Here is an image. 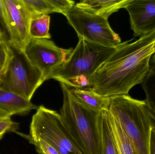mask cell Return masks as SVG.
Returning <instances> with one entry per match:
<instances>
[{
    "label": "cell",
    "instance_id": "cell-1",
    "mask_svg": "<svg viewBox=\"0 0 155 154\" xmlns=\"http://www.w3.org/2000/svg\"><path fill=\"white\" fill-rule=\"evenodd\" d=\"M126 41L97 69L89 87L105 97L128 95L134 86L142 84L149 72L154 53L155 30L132 42Z\"/></svg>",
    "mask_w": 155,
    "mask_h": 154
},
{
    "label": "cell",
    "instance_id": "cell-2",
    "mask_svg": "<svg viewBox=\"0 0 155 154\" xmlns=\"http://www.w3.org/2000/svg\"><path fill=\"white\" fill-rule=\"evenodd\" d=\"M108 111L121 126L137 154H149L151 129L155 116L147 100L129 95L109 97Z\"/></svg>",
    "mask_w": 155,
    "mask_h": 154
},
{
    "label": "cell",
    "instance_id": "cell-3",
    "mask_svg": "<svg viewBox=\"0 0 155 154\" xmlns=\"http://www.w3.org/2000/svg\"><path fill=\"white\" fill-rule=\"evenodd\" d=\"M117 47H105L84 39H79L68 59L48 80L53 79L74 88H88L95 72Z\"/></svg>",
    "mask_w": 155,
    "mask_h": 154
},
{
    "label": "cell",
    "instance_id": "cell-4",
    "mask_svg": "<svg viewBox=\"0 0 155 154\" xmlns=\"http://www.w3.org/2000/svg\"><path fill=\"white\" fill-rule=\"evenodd\" d=\"M63 103L60 115L63 124L86 154H100L98 113L78 102L70 87L61 83Z\"/></svg>",
    "mask_w": 155,
    "mask_h": 154
},
{
    "label": "cell",
    "instance_id": "cell-5",
    "mask_svg": "<svg viewBox=\"0 0 155 154\" xmlns=\"http://www.w3.org/2000/svg\"><path fill=\"white\" fill-rule=\"evenodd\" d=\"M27 138L44 140L60 154H86L64 127L60 114L43 105L33 116Z\"/></svg>",
    "mask_w": 155,
    "mask_h": 154
},
{
    "label": "cell",
    "instance_id": "cell-6",
    "mask_svg": "<svg viewBox=\"0 0 155 154\" xmlns=\"http://www.w3.org/2000/svg\"><path fill=\"white\" fill-rule=\"evenodd\" d=\"M10 45L12 55L6 69L0 75V88L31 101L44 82L41 73L31 64L23 51Z\"/></svg>",
    "mask_w": 155,
    "mask_h": 154
},
{
    "label": "cell",
    "instance_id": "cell-7",
    "mask_svg": "<svg viewBox=\"0 0 155 154\" xmlns=\"http://www.w3.org/2000/svg\"><path fill=\"white\" fill-rule=\"evenodd\" d=\"M63 14L77 33L78 39H84L107 47H116L122 43L108 20L86 12L74 6Z\"/></svg>",
    "mask_w": 155,
    "mask_h": 154
},
{
    "label": "cell",
    "instance_id": "cell-8",
    "mask_svg": "<svg viewBox=\"0 0 155 154\" xmlns=\"http://www.w3.org/2000/svg\"><path fill=\"white\" fill-rule=\"evenodd\" d=\"M73 50L60 48L49 39L31 38L24 52L31 64L40 71L45 81L66 61Z\"/></svg>",
    "mask_w": 155,
    "mask_h": 154
},
{
    "label": "cell",
    "instance_id": "cell-9",
    "mask_svg": "<svg viewBox=\"0 0 155 154\" xmlns=\"http://www.w3.org/2000/svg\"><path fill=\"white\" fill-rule=\"evenodd\" d=\"M10 45L23 51L31 39L29 35L31 14L23 0H2Z\"/></svg>",
    "mask_w": 155,
    "mask_h": 154
},
{
    "label": "cell",
    "instance_id": "cell-10",
    "mask_svg": "<svg viewBox=\"0 0 155 154\" xmlns=\"http://www.w3.org/2000/svg\"><path fill=\"white\" fill-rule=\"evenodd\" d=\"M129 14L131 29L135 37L155 30V0H132L125 7Z\"/></svg>",
    "mask_w": 155,
    "mask_h": 154
},
{
    "label": "cell",
    "instance_id": "cell-11",
    "mask_svg": "<svg viewBox=\"0 0 155 154\" xmlns=\"http://www.w3.org/2000/svg\"><path fill=\"white\" fill-rule=\"evenodd\" d=\"M132 0H84L75 4L77 8L91 14L108 20L120 9L124 8Z\"/></svg>",
    "mask_w": 155,
    "mask_h": 154
},
{
    "label": "cell",
    "instance_id": "cell-12",
    "mask_svg": "<svg viewBox=\"0 0 155 154\" xmlns=\"http://www.w3.org/2000/svg\"><path fill=\"white\" fill-rule=\"evenodd\" d=\"M38 107L19 95L0 88V110L10 116L27 114Z\"/></svg>",
    "mask_w": 155,
    "mask_h": 154
},
{
    "label": "cell",
    "instance_id": "cell-13",
    "mask_svg": "<svg viewBox=\"0 0 155 154\" xmlns=\"http://www.w3.org/2000/svg\"><path fill=\"white\" fill-rule=\"evenodd\" d=\"M100 139V154H120L116 142L108 110H103L98 115Z\"/></svg>",
    "mask_w": 155,
    "mask_h": 154
},
{
    "label": "cell",
    "instance_id": "cell-14",
    "mask_svg": "<svg viewBox=\"0 0 155 154\" xmlns=\"http://www.w3.org/2000/svg\"><path fill=\"white\" fill-rule=\"evenodd\" d=\"M70 87L72 94L78 101L89 109L97 113L103 110H108L109 97L99 95L90 88L79 89Z\"/></svg>",
    "mask_w": 155,
    "mask_h": 154
},
{
    "label": "cell",
    "instance_id": "cell-15",
    "mask_svg": "<svg viewBox=\"0 0 155 154\" xmlns=\"http://www.w3.org/2000/svg\"><path fill=\"white\" fill-rule=\"evenodd\" d=\"M50 16L48 14L32 15L29 24V35L31 38L50 39L49 33Z\"/></svg>",
    "mask_w": 155,
    "mask_h": 154
},
{
    "label": "cell",
    "instance_id": "cell-16",
    "mask_svg": "<svg viewBox=\"0 0 155 154\" xmlns=\"http://www.w3.org/2000/svg\"><path fill=\"white\" fill-rule=\"evenodd\" d=\"M109 118L116 142L120 154H137L121 126L109 113Z\"/></svg>",
    "mask_w": 155,
    "mask_h": 154
},
{
    "label": "cell",
    "instance_id": "cell-17",
    "mask_svg": "<svg viewBox=\"0 0 155 154\" xmlns=\"http://www.w3.org/2000/svg\"><path fill=\"white\" fill-rule=\"evenodd\" d=\"M141 85L145 93L146 100L155 116V54L151 57L149 72Z\"/></svg>",
    "mask_w": 155,
    "mask_h": 154
},
{
    "label": "cell",
    "instance_id": "cell-18",
    "mask_svg": "<svg viewBox=\"0 0 155 154\" xmlns=\"http://www.w3.org/2000/svg\"><path fill=\"white\" fill-rule=\"evenodd\" d=\"M23 2L31 16L55 12L48 0H23Z\"/></svg>",
    "mask_w": 155,
    "mask_h": 154
},
{
    "label": "cell",
    "instance_id": "cell-19",
    "mask_svg": "<svg viewBox=\"0 0 155 154\" xmlns=\"http://www.w3.org/2000/svg\"><path fill=\"white\" fill-rule=\"evenodd\" d=\"M12 55L10 44L6 41L0 43V75L6 69Z\"/></svg>",
    "mask_w": 155,
    "mask_h": 154
},
{
    "label": "cell",
    "instance_id": "cell-20",
    "mask_svg": "<svg viewBox=\"0 0 155 154\" xmlns=\"http://www.w3.org/2000/svg\"><path fill=\"white\" fill-rule=\"evenodd\" d=\"M30 143L35 146L40 154H60L51 144L42 139L30 140Z\"/></svg>",
    "mask_w": 155,
    "mask_h": 154
},
{
    "label": "cell",
    "instance_id": "cell-21",
    "mask_svg": "<svg viewBox=\"0 0 155 154\" xmlns=\"http://www.w3.org/2000/svg\"><path fill=\"white\" fill-rule=\"evenodd\" d=\"M55 12L63 14L75 6V2L71 0H48Z\"/></svg>",
    "mask_w": 155,
    "mask_h": 154
},
{
    "label": "cell",
    "instance_id": "cell-22",
    "mask_svg": "<svg viewBox=\"0 0 155 154\" xmlns=\"http://www.w3.org/2000/svg\"><path fill=\"white\" fill-rule=\"evenodd\" d=\"M0 32L2 34L5 40L8 42L9 34L5 22L2 0H0Z\"/></svg>",
    "mask_w": 155,
    "mask_h": 154
},
{
    "label": "cell",
    "instance_id": "cell-23",
    "mask_svg": "<svg viewBox=\"0 0 155 154\" xmlns=\"http://www.w3.org/2000/svg\"><path fill=\"white\" fill-rule=\"evenodd\" d=\"M14 126L15 123L11 120V118L0 120V140L4 135L13 128Z\"/></svg>",
    "mask_w": 155,
    "mask_h": 154
},
{
    "label": "cell",
    "instance_id": "cell-24",
    "mask_svg": "<svg viewBox=\"0 0 155 154\" xmlns=\"http://www.w3.org/2000/svg\"><path fill=\"white\" fill-rule=\"evenodd\" d=\"M149 154H155V126L153 127L151 129Z\"/></svg>",
    "mask_w": 155,
    "mask_h": 154
},
{
    "label": "cell",
    "instance_id": "cell-25",
    "mask_svg": "<svg viewBox=\"0 0 155 154\" xmlns=\"http://www.w3.org/2000/svg\"><path fill=\"white\" fill-rule=\"evenodd\" d=\"M11 118V116L7 113L0 110V120L2 119H9Z\"/></svg>",
    "mask_w": 155,
    "mask_h": 154
},
{
    "label": "cell",
    "instance_id": "cell-26",
    "mask_svg": "<svg viewBox=\"0 0 155 154\" xmlns=\"http://www.w3.org/2000/svg\"><path fill=\"white\" fill-rule=\"evenodd\" d=\"M5 41V40L4 39L3 36L2 34L0 32V43L1 42H3Z\"/></svg>",
    "mask_w": 155,
    "mask_h": 154
},
{
    "label": "cell",
    "instance_id": "cell-27",
    "mask_svg": "<svg viewBox=\"0 0 155 154\" xmlns=\"http://www.w3.org/2000/svg\"><path fill=\"white\" fill-rule=\"evenodd\" d=\"M153 54H155V45L154 47V53Z\"/></svg>",
    "mask_w": 155,
    "mask_h": 154
}]
</instances>
